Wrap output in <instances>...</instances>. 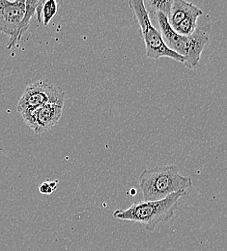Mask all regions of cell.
Listing matches in <instances>:
<instances>
[{
    "label": "cell",
    "instance_id": "obj_1",
    "mask_svg": "<svg viewBox=\"0 0 227 251\" xmlns=\"http://www.w3.org/2000/svg\"><path fill=\"white\" fill-rule=\"evenodd\" d=\"M143 201H157L193 186L192 178L180 173L174 164L160 165L141 172L138 178Z\"/></svg>",
    "mask_w": 227,
    "mask_h": 251
},
{
    "label": "cell",
    "instance_id": "obj_2",
    "mask_svg": "<svg viewBox=\"0 0 227 251\" xmlns=\"http://www.w3.org/2000/svg\"><path fill=\"white\" fill-rule=\"evenodd\" d=\"M187 191H178L157 201H141L133 203L126 210H117L113 217L117 220L140 223L147 232L153 233L157 226L172 219L179 200Z\"/></svg>",
    "mask_w": 227,
    "mask_h": 251
},
{
    "label": "cell",
    "instance_id": "obj_3",
    "mask_svg": "<svg viewBox=\"0 0 227 251\" xmlns=\"http://www.w3.org/2000/svg\"><path fill=\"white\" fill-rule=\"evenodd\" d=\"M130 11L143 39L146 56L151 59L171 58L177 62H185V58L171 50L164 43L162 34L153 25L144 6V0L129 1Z\"/></svg>",
    "mask_w": 227,
    "mask_h": 251
},
{
    "label": "cell",
    "instance_id": "obj_4",
    "mask_svg": "<svg viewBox=\"0 0 227 251\" xmlns=\"http://www.w3.org/2000/svg\"><path fill=\"white\" fill-rule=\"evenodd\" d=\"M65 95L57 85L47 81H37L29 84L18 102V111L22 117L45 104H57L64 106Z\"/></svg>",
    "mask_w": 227,
    "mask_h": 251
},
{
    "label": "cell",
    "instance_id": "obj_5",
    "mask_svg": "<svg viewBox=\"0 0 227 251\" xmlns=\"http://www.w3.org/2000/svg\"><path fill=\"white\" fill-rule=\"evenodd\" d=\"M25 1L0 0V32L10 37L7 48H14L19 40L21 24L25 16Z\"/></svg>",
    "mask_w": 227,
    "mask_h": 251
},
{
    "label": "cell",
    "instance_id": "obj_6",
    "mask_svg": "<svg viewBox=\"0 0 227 251\" xmlns=\"http://www.w3.org/2000/svg\"><path fill=\"white\" fill-rule=\"evenodd\" d=\"M203 11L192 2L185 0H173L168 23L170 27L179 35L190 36L196 28L198 19Z\"/></svg>",
    "mask_w": 227,
    "mask_h": 251
},
{
    "label": "cell",
    "instance_id": "obj_7",
    "mask_svg": "<svg viewBox=\"0 0 227 251\" xmlns=\"http://www.w3.org/2000/svg\"><path fill=\"white\" fill-rule=\"evenodd\" d=\"M212 30V21L208 14L200 16L195 31L188 36L187 50L184 65L189 70H195L200 62L201 54L206 49Z\"/></svg>",
    "mask_w": 227,
    "mask_h": 251
},
{
    "label": "cell",
    "instance_id": "obj_8",
    "mask_svg": "<svg viewBox=\"0 0 227 251\" xmlns=\"http://www.w3.org/2000/svg\"><path fill=\"white\" fill-rule=\"evenodd\" d=\"M63 107L51 103L45 104L23 116V119L36 134H42L57 125L62 117Z\"/></svg>",
    "mask_w": 227,
    "mask_h": 251
},
{
    "label": "cell",
    "instance_id": "obj_9",
    "mask_svg": "<svg viewBox=\"0 0 227 251\" xmlns=\"http://www.w3.org/2000/svg\"><path fill=\"white\" fill-rule=\"evenodd\" d=\"M173 0H148L144 1V6L149 17H153L157 13H162L169 17Z\"/></svg>",
    "mask_w": 227,
    "mask_h": 251
},
{
    "label": "cell",
    "instance_id": "obj_10",
    "mask_svg": "<svg viewBox=\"0 0 227 251\" xmlns=\"http://www.w3.org/2000/svg\"><path fill=\"white\" fill-rule=\"evenodd\" d=\"M39 4V1H34V0H26L25 5H26V11H25V16L21 24L20 30H19V40L21 41L23 36L25 34V32L28 30L29 25H30V21L32 19L34 14L36 13V8Z\"/></svg>",
    "mask_w": 227,
    "mask_h": 251
},
{
    "label": "cell",
    "instance_id": "obj_11",
    "mask_svg": "<svg viewBox=\"0 0 227 251\" xmlns=\"http://www.w3.org/2000/svg\"><path fill=\"white\" fill-rule=\"evenodd\" d=\"M58 11V3L55 0H47L44 2L42 8V22L46 26L54 18Z\"/></svg>",
    "mask_w": 227,
    "mask_h": 251
},
{
    "label": "cell",
    "instance_id": "obj_12",
    "mask_svg": "<svg viewBox=\"0 0 227 251\" xmlns=\"http://www.w3.org/2000/svg\"><path fill=\"white\" fill-rule=\"evenodd\" d=\"M58 181H47L40 185L39 191L42 194H51L57 189Z\"/></svg>",
    "mask_w": 227,
    "mask_h": 251
}]
</instances>
